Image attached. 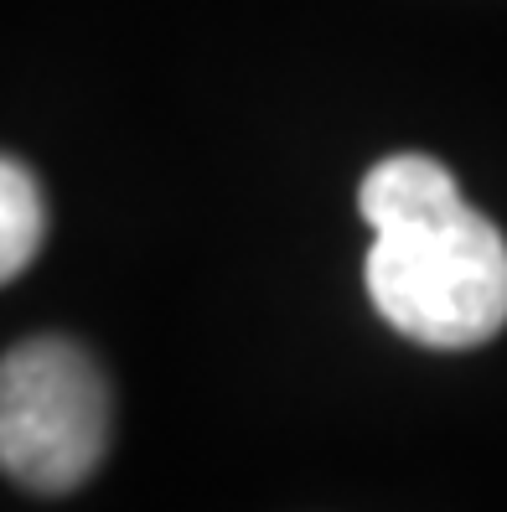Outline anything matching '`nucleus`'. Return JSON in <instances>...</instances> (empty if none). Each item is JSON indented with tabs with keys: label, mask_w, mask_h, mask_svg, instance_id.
Segmentation results:
<instances>
[{
	"label": "nucleus",
	"mask_w": 507,
	"mask_h": 512,
	"mask_svg": "<svg viewBox=\"0 0 507 512\" xmlns=\"http://www.w3.org/2000/svg\"><path fill=\"white\" fill-rule=\"evenodd\" d=\"M368 218V295L378 316L435 352L482 347L507 326V238L430 156H389L357 192Z\"/></svg>",
	"instance_id": "1"
},
{
	"label": "nucleus",
	"mask_w": 507,
	"mask_h": 512,
	"mask_svg": "<svg viewBox=\"0 0 507 512\" xmlns=\"http://www.w3.org/2000/svg\"><path fill=\"white\" fill-rule=\"evenodd\" d=\"M109 383L68 337H32L0 357V471L32 492H73L104 461Z\"/></svg>",
	"instance_id": "2"
},
{
	"label": "nucleus",
	"mask_w": 507,
	"mask_h": 512,
	"mask_svg": "<svg viewBox=\"0 0 507 512\" xmlns=\"http://www.w3.org/2000/svg\"><path fill=\"white\" fill-rule=\"evenodd\" d=\"M42 233H47V207L32 171L0 156V285H11L37 259Z\"/></svg>",
	"instance_id": "3"
}]
</instances>
